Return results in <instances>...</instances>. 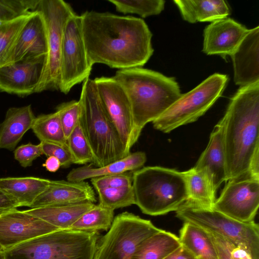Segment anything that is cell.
I'll return each mask as SVG.
<instances>
[{
  "mask_svg": "<svg viewBox=\"0 0 259 259\" xmlns=\"http://www.w3.org/2000/svg\"><path fill=\"white\" fill-rule=\"evenodd\" d=\"M81 30L90 64L118 70L142 67L152 56V34L139 18L108 12L82 13Z\"/></svg>",
  "mask_w": 259,
  "mask_h": 259,
  "instance_id": "1",
  "label": "cell"
},
{
  "mask_svg": "<svg viewBox=\"0 0 259 259\" xmlns=\"http://www.w3.org/2000/svg\"><path fill=\"white\" fill-rule=\"evenodd\" d=\"M219 122L227 181L250 177L251 161L259 152V81L240 87Z\"/></svg>",
  "mask_w": 259,
  "mask_h": 259,
  "instance_id": "2",
  "label": "cell"
},
{
  "mask_svg": "<svg viewBox=\"0 0 259 259\" xmlns=\"http://www.w3.org/2000/svg\"><path fill=\"white\" fill-rule=\"evenodd\" d=\"M113 77L123 89L131 105L135 143L146 124L160 116L182 94L174 77L142 67L118 70Z\"/></svg>",
  "mask_w": 259,
  "mask_h": 259,
  "instance_id": "3",
  "label": "cell"
},
{
  "mask_svg": "<svg viewBox=\"0 0 259 259\" xmlns=\"http://www.w3.org/2000/svg\"><path fill=\"white\" fill-rule=\"evenodd\" d=\"M135 204L145 214L157 216L177 211L187 199L182 172L161 166L133 171Z\"/></svg>",
  "mask_w": 259,
  "mask_h": 259,
  "instance_id": "4",
  "label": "cell"
},
{
  "mask_svg": "<svg viewBox=\"0 0 259 259\" xmlns=\"http://www.w3.org/2000/svg\"><path fill=\"white\" fill-rule=\"evenodd\" d=\"M78 101L80 122L96 167H102L127 156L129 154L101 103L94 79L89 78L83 82Z\"/></svg>",
  "mask_w": 259,
  "mask_h": 259,
  "instance_id": "5",
  "label": "cell"
},
{
  "mask_svg": "<svg viewBox=\"0 0 259 259\" xmlns=\"http://www.w3.org/2000/svg\"><path fill=\"white\" fill-rule=\"evenodd\" d=\"M98 232L58 230L14 246L4 259H94Z\"/></svg>",
  "mask_w": 259,
  "mask_h": 259,
  "instance_id": "6",
  "label": "cell"
},
{
  "mask_svg": "<svg viewBox=\"0 0 259 259\" xmlns=\"http://www.w3.org/2000/svg\"><path fill=\"white\" fill-rule=\"evenodd\" d=\"M176 213L183 222L218 234L246 252L251 259H259V226L254 221L241 222L213 209L199 207L186 202Z\"/></svg>",
  "mask_w": 259,
  "mask_h": 259,
  "instance_id": "7",
  "label": "cell"
},
{
  "mask_svg": "<svg viewBox=\"0 0 259 259\" xmlns=\"http://www.w3.org/2000/svg\"><path fill=\"white\" fill-rule=\"evenodd\" d=\"M228 78L214 73L190 91L181 94L160 116L152 121L154 128L169 133L182 125L196 121L223 94Z\"/></svg>",
  "mask_w": 259,
  "mask_h": 259,
  "instance_id": "8",
  "label": "cell"
},
{
  "mask_svg": "<svg viewBox=\"0 0 259 259\" xmlns=\"http://www.w3.org/2000/svg\"><path fill=\"white\" fill-rule=\"evenodd\" d=\"M160 230L133 213L118 214L107 233L99 238L94 259H132L139 244Z\"/></svg>",
  "mask_w": 259,
  "mask_h": 259,
  "instance_id": "9",
  "label": "cell"
},
{
  "mask_svg": "<svg viewBox=\"0 0 259 259\" xmlns=\"http://www.w3.org/2000/svg\"><path fill=\"white\" fill-rule=\"evenodd\" d=\"M36 9L43 14L48 32V53L36 93L59 91L64 29L68 19L75 13L70 5L63 0H40Z\"/></svg>",
  "mask_w": 259,
  "mask_h": 259,
  "instance_id": "10",
  "label": "cell"
},
{
  "mask_svg": "<svg viewBox=\"0 0 259 259\" xmlns=\"http://www.w3.org/2000/svg\"><path fill=\"white\" fill-rule=\"evenodd\" d=\"M92 67L82 37L81 16L75 13L68 19L64 29L59 91L68 94L74 86L89 78Z\"/></svg>",
  "mask_w": 259,
  "mask_h": 259,
  "instance_id": "11",
  "label": "cell"
},
{
  "mask_svg": "<svg viewBox=\"0 0 259 259\" xmlns=\"http://www.w3.org/2000/svg\"><path fill=\"white\" fill-rule=\"evenodd\" d=\"M212 209L237 221H254L259 206V179L227 181Z\"/></svg>",
  "mask_w": 259,
  "mask_h": 259,
  "instance_id": "12",
  "label": "cell"
},
{
  "mask_svg": "<svg viewBox=\"0 0 259 259\" xmlns=\"http://www.w3.org/2000/svg\"><path fill=\"white\" fill-rule=\"evenodd\" d=\"M94 81L101 103L130 154L135 143L133 117L127 96L113 77H97Z\"/></svg>",
  "mask_w": 259,
  "mask_h": 259,
  "instance_id": "13",
  "label": "cell"
},
{
  "mask_svg": "<svg viewBox=\"0 0 259 259\" xmlns=\"http://www.w3.org/2000/svg\"><path fill=\"white\" fill-rule=\"evenodd\" d=\"M46 56L27 58L0 67V92L19 97L36 93Z\"/></svg>",
  "mask_w": 259,
  "mask_h": 259,
  "instance_id": "14",
  "label": "cell"
},
{
  "mask_svg": "<svg viewBox=\"0 0 259 259\" xmlns=\"http://www.w3.org/2000/svg\"><path fill=\"white\" fill-rule=\"evenodd\" d=\"M58 230L24 210L15 209L0 215V245L5 250Z\"/></svg>",
  "mask_w": 259,
  "mask_h": 259,
  "instance_id": "15",
  "label": "cell"
},
{
  "mask_svg": "<svg viewBox=\"0 0 259 259\" xmlns=\"http://www.w3.org/2000/svg\"><path fill=\"white\" fill-rule=\"evenodd\" d=\"M248 29L233 19L226 17L213 21L204 29L202 51L226 59L235 51Z\"/></svg>",
  "mask_w": 259,
  "mask_h": 259,
  "instance_id": "16",
  "label": "cell"
},
{
  "mask_svg": "<svg viewBox=\"0 0 259 259\" xmlns=\"http://www.w3.org/2000/svg\"><path fill=\"white\" fill-rule=\"evenodd\" d=\"M234 69V81L243 87L259 81V27L248 32L230 56Z\"/></svg>",
  "mask_w": 259,
  "mask_h": 259,
  "instance_id": "17",
  "label": "cell"
},
{
  "mask_svg": "<svg viewBox=\"0 0 259 259\" xmlns=\"http://www.w3.org/2000/svg\"><path fill=\"white\" fill-rule=\"evenodd\" d=\"M97 201L92 187L87 182L51 180L47 188L36 198L30 208L50 205Z\"/></svg>",
  "mask_w": 259,
  "mask_h": 259,
  "instance_id": "18",
  "label": "cell"
},
{
  "mask_svg": "<svg viewBox=\"0 0 259 259\" xmlns=\"http://www.w3.org/2000/svg\"><path fill=\"white\" fill-rule=\"evenodd\" d=\"M48 32L41 11L36 10L23 28L11 56V63L27 58L47 55Z\"/></svg>",
  "mask_w": 259,
  "mask_h": 259,
  "instance_id": "19",
  "label": "cell"
},
{
  "mask_svg": "<svg viewBox=\"0 0 259 259\" xmlns=\"http://www.w3.org/2000/svg\"><path fill=\"white\" fill-rule=\"evenodd\" d=\"M194 167L206 171L216 191L224 182L227 181L222 129L219 122L211 132L207 147Z\"/></svg>",
  "mask_w": 259,
  "mask_h": 259,
  "instance_id": "20",
  "label": "cell"
},
{
  "mask_svg": "<svg viewBox=\"0 0 259 259\" xmlns=\"http://www.w3.org/2000/svg\"><path fill=\"white\" fill-rule=\"evenodd\" d=\"M35 117L30 105L8 109L0 123V148L15 149L25 133L31 128Z\"/></svg>",
  "mask_w": 259,
  "mask_h": 259,
  "instance_id": "21",
  "label": "cell"
},
{
  "mask_svg": "<svg viewBox=\"0 0 259 259\" xmlns=\"http://www.w3.org/2000/svg\"><path fill=\"white\" fill-rule=\"evenodd\" d=\"M146 159L143 152L130 153L124 158L101 167L85 165L74 168L68 174L66 178L70 182H80L97 177L133 171L141 168Z\"/></svg>",
  "mask_w": 259,
  "mask_h": 259,
  "instance_id": "22",
  "label": "cell"
},
{
  "mask_svg": "<svg viewBox=\"0 0 259 259\" xmlns=\"http://www.w3.org/2000/svg\"><path fill=\"white\" fill-rule=\"evenodd\" d=\"M51 180L27 177L0 179V190L20 206L30 207Z\"/></svg>",
  "mask_w": 259,
  "mask_h": 259,
  "instance_id": "23",
  "label": "cell"
},
{
  "mask_svg": "<svg viewBox=\"0 0 259 259\" xmlns=\"http://www.w3.org/2000/svg\"><path fill=\"white\" fill-rule=\"evenodd\" d=\"M183 19L191 23L210 22L227 17L230 8L224 0H175Z\"/></svg>",
  "mask_w": 259,
  "mask_h": 259,
  "instance_id": "24",
  "label": "cell"
},
{
  "mask_svg": "<svg viewBox=\"0 0 259 259\" xmlns=\"http://www.w3.org/2000/svg\"><path fill=\"white\" fill-rule=\"evenodd\" d=\"M95 204L90 202L47 206L24 211L39 218L60 230L69 229L84 213Z\"/></svg>",
  "mask_w": 259,
  "mask_h": 259,
  "instance_id": "25",
  "label": "cell"
},
{
  "mask_svg": "<svg viewBox=\"0 0 259 259\" xmlns=\"http://www.w3.org/2000/svg\"><path fill=\"white\" fill-rule=\"evenodd\" d=\"M182 173L186 184V202L201 208L212 209L217 191L206 171L193 167Z\"/></svg>",
  "mask_w": 259,
  "mask_h": 259,
  "instance_id": "26",
  "label": "cell"
},
{
  "mask_svg": "<svg viewBox=\"0 0 259 259\" xmlns=\"http://www.w3.org/2000/svg\"><path fill=\"white\" fill-rule=\"evenodd\" d=\"M179 238L181 245L197 259H218L209 233L198 226L184 222Z\"/></svg>",
  "mask_w": 259,
  "mask_h": 259,
  "instance_id": "27",
  "label": "cell"
},
{
  "mask_svg": "<svg viewBox=\"0 0 259 259\" xmlns=\"http://www.w3.org/2000/svg\"><path fill=\"white\" fill-rule=\"evenodd\" d=\"M181 245L179 237L161 229L139 244L132 259H163Z\"/></svg>",
  "mask_w": 259,
  "mask_h": 259,
  "instance_id": "28",
  "label": "cell"
},
{
  "mask_svg": "<svg viewBox=\"0 0 259 259\" xmlns=\"http://www.w3.org/2000/svg\"><path fill=\"white\" fill-rule=\"evenodd\" d=\"M31 129L40 142L53 143L68 148L67 139L57 112L35 117Z\"/></svg>",
  "mask_w": 259,
  "mask_h": 259,
  "instance_id": "29",
  "label": "cell"
},
{
  "mask_svg": "<svg viewBox=\"0 0 259 259\" xmlns=\"http://www.w3.org/2000/svg\"><path fill=\"white\" fill-rule=\"evenodd\" d=\"M33 12L0 23V67L10 64L12 51Z\"/></svg>",
  "mask_w": 259,
  "mask_h": 259,
  "instance_id": "30",
  "label": "cell"
},
{
  "mask_svg": "<svg viewBox=\"0 0 259 259\" xmlns=\"http://www.w3.org/2000/svg\"><path fill=\"white\" fill-rule=\"evenodd\" d=\"M113 219V210L95 204L81 215L69 229L89 232L108 231Z\"/></svg>",
  "mask_w": 259,
  "mask_h": 259,
  "instance_id": "31",
  "label": "cell"
},
{
  "mask_svg": "<svg viewBox=\"0 0 259 259\" xmlns=\"http://www.w3.org/2000/svg\"><path fill=\"white\" fill-rule=\"evenodd\" d=\"M117 11L124 14H137L142 18L159 14L164 9L163 0H108Z\"/></svg>",
  "mask_w": 259,
  "mask_h": 259,
  "instance_id": "32",
  "label": "cell"
},
{
  "mask_svg": "<svg viewBox=\"0 0 259 259\" xmlns=\"http://www.w3.org/2000/svg\"><path fill=\"white\" fill-rule=\"evenodd\" d=\"M73 163L85 164L94 161L92 151L81 125L79 122L67 139Z\"/></svg>",
  "mask_w": 259,
  "mask_h": 259,
  "instance_id": "33",
  "label": "cell"
},
{
  "mask_svg": "<svg viewBox=\"0 0 259 259\" xmlns=\"http://www.w3.org/2000/svg\"><path fill=\"white\" fill-rule=\"evenodd\" d=\"M100 205L114 210L135 204L132 185L119 188H105L96 190Z\"/></svg>",
  "mask_w": 259,
  "mask_h": 259,
  "instance_id": "34",
  "label": "cell"
},
{
  "mask_svg": "<svg viewBox=\"0 0 259 259\" xmlns=\"http://www.w3.org/2000/svg\"><path fill=\"white\" fill-rule=\"evenodd\" d=\"M40 0H0V23L35 11Z\"/></svg>",
  "mask_w": 259,
  "mask_h": 259,
  "instance_id": "35",
  "label": "cell"
},
{
  "mask_svg": "<svg viewBox=\"0 0 259 259\" xmlns=\"http://www.w3.org/2000/svg\"><path fill=\"white\" fill-rule=\"evenodd\" d=\"M66 139L79 122L80 107L79 101L71 100L59 104L56 108Z\"/></svg>",
  "mask_w": 259,
  "mask_h": 259,
  "instance_id": "36",
  "label": "cell"
},
{
  "mask_svg": "<svg viewBox=\"0 0 259 259\" xmlns=\"http://www.w3.org/2000/svg\"><path fill=\"white\" fill-rule=\"evenodd\" d=\"M208 233L216 249L218 259H251L246 252L235 246L221 236Z\"/></svg>",
  "mask_w": 259,
  "mask_h": 259,
  "instance_id": "37",
  "label": "cell"
},
{
  "mask_svg": "<svg viewBox=\"0 0 259 259\" xmlns=\"http://www.w3.org/2000/svg\"><path fill=\"white\" fill-rule=\"evenodd\" d=\"M133 171L93 178L91 179V182L95 190L131 186L133 182Z\"/></svg>",
  "mask_w": 259,
  "mask_h": 259,
  "instance_id": "38",
  "label": "cell"
},
{
  "mask_svg": "<svg viewBox=\"0 0 259 259\" xmlns=\"http://www.w3.org/2000/svg\"><path fill=\"white\" fill-rule=\"evenodd\" d=\"M42 154L40 143L21 145L14 151V158L24 168L31 166L33 161Z\"/></svg>",
  "mask_w": 259,
  "mask_h": 259,
  "instance_id": "39",
  "label": "cell"
},
{
  "mask_svg": "<svg viewBox=\"0 0 259 259\" xmlns=\"http://www.w3.org/2000/svg\"><path fill=\"white\" fill-rule=\"evenodd\" d=\"M40 143L43 154L48 157L54 156L57 158L60 162L61 166L67 168L73 164L71 155L67 148L53 143Z\"/></svg>",
  "mask_w": 259,
  "mask_h": 259,
  "instance_id": "40",
  "label": "cell"
},
{
  "mask_svg": "<svg viewBox=\"0 0 259 259\" xmlns=\"http://www.w3.org/2000/svg\"><path fill=\"white\" fill-rule=\"evenodd\" d=\"M18 207L17 204L0 190V215Z\"/></svg>",
  "mask_w": 259,
  "mask_h": 259,
  "instance_id": "41",
  "label": "cell"
},
{
  "mask_svg": "<svg viewBox=\"0 0 259 259\" xmlns=\"http://www.w3.org/2000/svg\"><path fill=\"white\" fill-rule=\"evenodd\" d=\"M163 259H197L182 245Z\"/></svg>",
  "mask_w": 259,
  "mask_h": 259,
  "instance_id": "42",
  "label": "cell"
},
{
  "mask_svg": "<svg viewBox=\"0 0 259 259\" xmlns=\"http://www.w3.org/2000/svg\"><path fill=\"white\" fill-rule=\"evenodd\" d=\"M46 169L51 172L57 171L61 167V164L59 160L54 157H48L45 162L42 164Z\"/></svg>",
  "mask_w": 259,
  "mask_h": 259,
  "instance_id": "43",
  "label": "cell"
},
{
  "mask_svg": "<svg viewBox=\"0 0 259 259\" xmlns=\"http://www.w3.org/2000/svg\"><path fill=\"white\" fill-rule=\"evenodd\" d=\"M0 259H4V252H0Z\"/></svg>",
  "mask_w": 259,
  "mask_h": 259,
  "instance_id": "44",
  "label": "cell"
},
{
  "mask_svg": "<svg viewBox=\"0 0 259 259\" xmlns=\"http://www.w3.org/2000/svg\"><path fill=\"white\" fill-rule=\"evenodd\" d=\"M4 248H3V247L0 245V252H4Z\"/></svg>",
  "mask_w": 259,
  "mask_h": 259,
  "instance_id": "45",
  "label": "cell"
}]
</instances>
